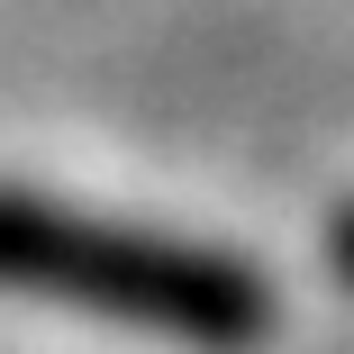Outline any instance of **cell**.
Segmentation results:
<instances>
[{
	"mask_svg": "<svg viewBox=\"0 0 354 354\" xmlns=\"http://www.w3.org/2000/svg\"><path fill=\"white\" fill-rule=\"evenodd\" d=\"M0 291L64 300V309L200 345V354H245L272 336V291L227 245L91 218V209H64L37 191H0Z\"/></svg>",
	"mask_w": 354,
	"mask_h": 354,
	"instance_id": "cell-1",
	"label": "cell"
},
{
	"mask_svg": "<svg viewBox=\"0 0 354 354\" xmlns=\"http://www.w3.org/2000/svg\"><path fill=\"white\" fill-rule=\"evenodd\" d=\"M327 263H336V281H354V209H336V227H327Z\"/></svg>",
	"mask_w": 354,
	"mask_h": 354,
	"instance_id": "cell-2",
	"label": "cell"
}]
</instances>
